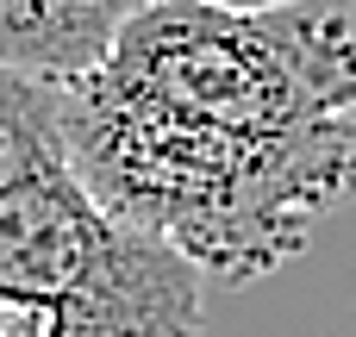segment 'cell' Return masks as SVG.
I'll return each mask as SVG.
<instances>
[{
	"mask_svg": "<svg viewBox=\"0 0 356 337\" xmlns=\"http://www.w3.org/2000/svg\"><path fill=\"white\" fill-rule=\"evenodd\" d=\"M150 6L156 0H0V69L44 88H75Z\"/></svg>",
	"mask_w": 356,
	"mask_h": 337,
	"instance_id": "cell-2",
	"label": "cell"
},
{
	"mask_svg": "<svg viewBox=\"0 0 356 337\" xmlns=\"http://www.w3.org/2000/svg\"><path fill=\"white\" fill-rule=\"evenodd\" d=\"M63 156V88L0 69V194Z\"/></svg>",
	"mask_w": 356,
	"mask_h": 337,
	"instance_id": "cell-3",
	"label": "cell"
},
{
	"mask_svg": "<svg viewBox=\"0 0 356 337\" xmlns=\"http://www.w3.org/2000/svg\"><path fill=\"white\" fill-rule=\"evenodd\" d=\"M207 6H232V13H263V6H294V0H207Z\"/></svg>",
	"mask_w": 356,
	"mask_h": 337,
	"instance_id": "cell-4",
	"label": "cell"
},
{
	"mask_svg": "<svg viewBox=\"0 0 356 337\" xmlns=\"http://www.w3.org/2000/svg\"><path fill=\"white\" fill-rule=\"evenodd\" d=\"M69 175L138 238L175 250L200 281L250 288L356 206V119L257 138L150 100L113 75L63 88Z\"/></svg>",
	"mask_w": 356,
	"mask_h": 337,
	"instance_id": "cell-1",
	"label": "cell"
}]
</instances>
